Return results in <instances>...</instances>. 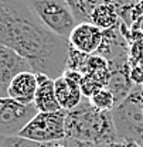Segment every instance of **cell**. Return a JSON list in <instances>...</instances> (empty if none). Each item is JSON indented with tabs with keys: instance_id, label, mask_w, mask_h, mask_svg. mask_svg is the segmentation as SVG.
<instances>
[{
	"instance_id": "cell-1",
	"label": "cell",
	"mask_w": 143,
	"mask_h": 147,
	"mask_svg": "<svg viewBox=\"0 0 143 147\" xmlns=\"http://www.w3.org/2000/svg\"><path fill=\"white\" fill-rule=\"evenodd\" d=\"M0 44L21 55L33 72L57 79L65 71L68 38L48 30L26 0H0Z\"/></svg>"
},
{
	"instance_id": "cell-2",
	"label": "cell",
	"mask_w": 143,
	"mask_h": 147,
	"mask_svg": "<svg viewBox=\"0 0 143 147\" xmlns=\"http://www.w3.org/2000/svg\"><path fill=\"white\" fill-rule=\"evenodd\" d=\"M65 134L67 139L81 142H92L99 144L118 143L110 112L98 110L91 105L89 99L87 98H84L78 106L67 112Z\"/></svg>"
},
{
	"instance_id": "cell-3",
	"label": "cell",
	"mask_w": 143,
	"mask_h": 147,
	"mask_svg": "<svg viewBox=\"0 0 143 147\" xmlns=\"http://www.w3.org/2000/svg\"><path fill=\"white\" fill-rule=\"evenodd\" d=\"M118 142L136 143L143 147V88L135 85L116 108L110 112Z\"/></svg>"
},
{
	"instance_id": "cell-4",
	"label": "cell",
	"mask_w": 143,
	"mask_h": 147,
	"mask_svg": "<svg viewBox=\"0 0 143 147\" xmlns=\"http://www.w3.org/2000/svg\"><path fill=\"white\" fill-rule=\"evenodd\" d=\"M40 21L57 36L68 38L78 24L65 0H26Z\"/></svg>"
},
{
	"instance_id": "cell-5",
	"label": "cell",
	"mask_w": 143,
	"mask_h": 147,
	"mask_svg": "<svg viewBox=\"0 0 143 147\" xmlns=\"http://www.w3.org/2000/svg\"><path fill=\"white\" fill-rule=\"evenodd\" d=\"M65 117L67 110L64 109L57 112H38L17 136L38 143L62 142L67 139Z\"/></svg>"
},
{
	"instance_id": "cell-6",
	"label": "cell",
	"mask_w": 143,
	"mask_h": 147,
	"mask_svg": "<svg viewBox=\"0 0 143 147\" xmlns=\"http://www.w3.org/2000/svg\"><path fill=\"white\" fill-rule=\"evenodd\" d=\"M37 113L34 105H21L10 98H0V137L17 136Z\"/></svg>"
},
{
	"instance_id": "cell-7",
	"label": "cell",
	"mask_w": 143,
	"mask_h": 147,
	"mask_svg": "<svg viewBox=\"0 0 143 147\" xmlns=\"http://www.w3.org/2000/svg\"><path fill=\"white\" fill-rule=\"evenodd\" d=\"M82 76L84 75L78 71L65 69L61 76L54 79L55 96L61 109L68 112L82 102L84 99V95L81 91Z\"/></svg>"
},
{
	"instance_id": "cell-8",
	"label": "cell",
	"mask_w": 143,
	"mask_h": 147,
	"mask_svg": "<svg viewBox=\"0 0 143 147\" xmlns=\"http://www.w3.org/2000/svg\"><path fill=\"white\" fill-rule=\"evenodd\" d=\"M26 71H33L31 65L14 50L0 44V98H9L12 81Z\"/></svg>"
},
{
	"instance_id": "cell-9",
	"label": "cell",
	"mask_w": 143,
	"mask_h": 147,
	"mask_svg": "<svg viewBox=\"0 0 143 147\" xmlns=\"http://www.w3.org/2000/svg\"><path fill=\"white\" fill-rule=\"evenodd\" d=\"M68 41L72 48L84 54H96L104 41V30L94 26L89 21L78 23L68 37Z\"/></svg>"
},
{
	"instance_id": "cell-10",
	"label": "cell",
	"mask_w": 143,
	"mask_h": 147,
	"mask_svg": "<svg viewBox=\"0 0 143 147\" xmlns=\"http://www.w3.org/2000/svg\"><path fill=\"white\" fill-rule=\"evenodd\" d=\"M37 86H38V81H37L36 72L33 71L21 72L12 81L9 86V98L21 105H33Z\"/></svg>"
},
{
	"instance_id": "cell-11",
	"label": "cell",
	"mask_w": 143,
	"mask_h": 147,
	"mask_svg": "<svg viewBox=\"0 0 143 147\" xmlns=\"http://www.w3.org/2000/svg\"><path fill=\"white\" fill-rule=\"evenodd\" d=\"M37 86L36 98H34V108L37 112H57L61 110V106L55 96V88H54V79L45 74H37Z\"/></svg>"
},
{
	"instance_id": "cell-12",
	"label": "cell",
	"mask_w": 143,
	"mask_h": 147,
	"mask_svg": "<svg viewBox=\"0 0 143 147\" xmlns=\"http://www.w3.org/2000/svg\"><path fill=\"white\" fill-rule=\"evenodd\" d=\"M110 76L108 82V89L113 93L116 99V105H119L122 100H125L127 95L133 89V82L130 81V65L125 67H109Z\"/></svg>"
},
{
	"instance_id": "cell-13",
	"label": "cell",
	"mask_w": 143,
	"mask_h": 147,
	"mask_svg": "<svg viewBox=\"0 0 143 147\" xmlns=\"http://www.w3.org/2000/svg\"><path fill=\"white\" fill-rule=\"evenodd\" d=\"M121 33L129 42V65L136 67L143 65V31L127 27L123 21H121Z\"/></svg>"
},
{
	"instance_id": "cell-14",
	"label": "cell",
	"mask_w": 143,
	"mask_h": 147,
	"mask_svg": "<svg viewBox=\"0 0 143 147\" xmlns=\"http://www.w3.org/2000/svg\"><path fill=\"white\" fill-rule=\"evenodd\" d=\"M122 21V18L119 16V11L116 9V6L110 4V3H102L99 4L91 14L89 23L94 26L99 27L101 30H110L116 26H119Z\"/></svg>"
},
{
	"instance_id": "cell-15",
	"label": "cell",
	"mask_w": 143,
	"mask_h": 147,
	"mask_svg": "<svg viewBox=\"0 0 143 147\" xmlns=\"http://www.w3.org/2000/svg\"><path fill=\"white\" fill-rule=\"evenodd\" d=\"M68 6L71 7L72 13L78 23H87L89 21L92 11L104 3V0H65Z\"/></svg>"
},
{
	"instance_id": "cell-16",
	"label": "cell",
	"mask_w": 143,
	"mask_h": 147,
	"mask_svg": "<svg viewBox=\"0 0 143 147\" xmlns=\"http://www.w3.org/2000/svg\"><path fill=\"white\" fill-rule=\"evenodd\" d=\"M89 102L94 108H96L101 112H112L116 108V99L108 88L95 92L89 98Z\"/></svg>"
},
{
	"instance_id": "cell-17",
	"label": "cell",
	"mask_w": 143,
	"mask_h": 147,
	"mask_svg": "<svg viewBox=\"0 0 143 147\" xmlns=\"http://www.w3.org/2000/svg\"><path fill=\"white\" fill-rule=\"evenodd\" d=\"M88 58L89 55L84 54L75 48H72L70 45V50H68V57H67V65H65V69H71V71H78L84 75L85 72V68H87V62H88Z\"/></svg>"
},
{
	"instance_id": "cell-18",
	"label": "cell",
	"mask_w": 143,
	"mask_h": 147,
	"mask_svg": "<svg viewBox=\"0 0 143 147\" xmlns=\"http://www.w3.org/2000/svg\"><path fill=\"white\" fill-rule=\"evenodd\" d=\"M53 144L54 143H38L20 136L3 137L1 140V147H53Z\"/></svg>"
},
{
	"instance_id": "cell-19",
	"label": "cell",
	"mask_w": 143,
	"mask_h": 147,
	"mask_svg": "<svg viewBox=\"0 0 143 147\" xmlns=\"http://www.w3.org/2000/svg\"><path fill=\"white\" fill-rule=\"evenodd\" d=\"M130 81L133 82V85H138V86H142L143 85V65H136V67H132L130 68Z\"/></svg>"
},
{
	"instance_id": "cell-20",
	"label": "cell",
	"mask_w": 143,
	"mask_h": 147,
	"mask_svg": "<svg viewBox=\"0 0 143 147\" xmlns=\"http://www.w3.org/2000/svg\"><path fill=\"white\" fill-rule=\"evenodd\" d=\"M65 143L68 147H109L110 144H99V143H92V142H81L75 139H65Z\"/></svg>"
},
{
	"instance_id": "cell-21",
	"label": "cell",
	"mask_w": 143,
	"mask_h": 147,
	"mask_svg": "<svg viewBox=\"0 0 143 147\" xmlns=\"http://www.w3.org/2000/svg\"><path fill=\"white\" fill-rule=\"evenodd\" d=\"M140 16H143V0H140L138 4H135V7L130 10V23L133 24Z\"/></svg>"
},
{
	"instance_id": "cell-22",
	"label": "cell",
	"mask_w": 143,
	"mask_h": 147,
	"mask_svg": "<svg viewBox=\"0 0 143 147\" xmlns=\"http://www.w3.org/2000/svg\"><path fill=\"white\" fill-rule=\"evenodd\" d=\"M132 28L143 31V16H140V17H139L136 21H135V23H133V24H132Z\"/></svg>"
},
{
	"instance_id": "cell-23",
	"label": "cell",
	"mask_w": 143,
	"mask_h": 147,
	"mask_svg": "<svg viewBox=\"0 0 143 147\" xmlns=\"http://www.w3.org/2000/svg\"><path fill=\"white\" fill-rule=\"evenodd\" d=\"M109 147H142V146H139L136 143H121V142H118V143L110 144Z\"/></svg>"
},
{
	"instance_id": "cell-24",
	"label": "cell",
	"mask_w": 143,
	"mask_h": 147,
	"mask_svg": "<svg viewBox=\"0 0 143 147\" xmlns=\"http://www.w3.org/2000/svg\"><path fill=\"white\" fill-rule=\"evenodd\" d=\"M53 147H68V146H67L65 140H62V142H57V143H54Z\"/></svg>"
},
{
	"instance_id": "cell-25",
	"label": "cell",
	"mask_w": 143,
	"mask_h": 147,
	"mask_svg": "<svg viewBox=\"0 0 143 147\" xmlns=\"http://www.w3.org/2000/svg\"><path fill=\"white\" fill-rule=\"evenodd\" d=\"M1 140H3V137H0V147H1Z\"/></svg>"
},
{
	"instance_id": "cell-26",
	"label": "cell",
	"mask_w": 143,
	"mask_h": 147,
	"mask_svg": "<svg viewBox=\"0 0 143 147\" xmlns=\"http://www.w3.org/2000/svg\"><path fill=\"white\" fill-rule=\"evenodd\" d=\"M142 88H143V85H142Z\"/></svg>"
}]
</instances>
